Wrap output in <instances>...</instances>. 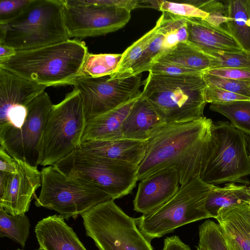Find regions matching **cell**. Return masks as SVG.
<instances>
[{
    "mask_svg": "<svg viewBox=\"0 0 250 250\" xmlns=\"http://www.w3.org/2000/svg\"><path fill=\"white\" fill-rule=\"evenodd\" d=\"M211 119L164 124L146 141L138 181L163 169L178 171L181 186L200 176L212 147Z\"/></svg>",
    "mask_w": 250,
    "mask_h": 250,
    "instance_id": "obj_1",
    "label": "cell"
},
{
    "mask_svg": "<svg viewBox=\"0 0 250 250\" xmlns=\"http://www.w3.org/2000/svg\"><path fill=\"white\" fill-rule=\"evenodd\" d=\"M88 53L83 41L69 39L33 49L17 51L0 67L46 86L70 85L80 75Z\"/></svg>",
    "mask_w": 250,
    "mask_h": 250,
    "instance_id": "obj_2",
    "label": "cell"
},
{
    "mask_svg": "<svg viewBox=\"0 0 250 250\" xmlns=\"http://www.w3.org/2000/svg\"><path fill=\"white\" fill-rule=\"evenodd\" d=\"M207 87L204 73L167 76L149 72L142 97L165 124L186 122L205 117Z\"/></svg>",
    "mask_w": 250,
    "mask_h": 250,
    "instance_id": "obj_3",
    "label": "cell"
},
{
    "mask_svg": "<svg viewBox=\"0 0 250 250\" xmlns=\"http://www.w3.org/2000/svg\"><path fill=\"white\" fill-rule=\"evenodd\" d=\"M69 39L62 0H31L17 17L0 23V44L16 51L40 48Z\"/></svg>",
    "mask_w": 250,
    "mask_h": 250,
    "instance_id": "obj_4",
    "label": "cell"
},
{
    "mask_svg": "<svg viewBox=\"0 0 250 250\" xmlns=\"http://www.w3.org/2000/svg\"><path fill=\"white\" fill-rule=\"evenodd\" d=\"M79 91L74 88L49 112L38 147V165L53 166L77 149L86 125Z\"/></svg>",
    "mask_w": 250,
    "mask_h": 250,
    "instance_id": "obj_5",
    "label": "cell"
},
{
    "mask_svg": "<svg viewBox=\"0 0 250 250\" xmlns=\"http://www.w3.org/2000/svg\"><path fill=\"white\" fill-rule=\"evenodd\" d=\"M53 166L70 178L97 187L112 199L130 193L138 181L136 165L77 148Z\"/></svg>",
    "mask_w": 250,
    "mask_h": 250,
    "instance_id": "obj_6",
    "label": "cell"
},
{
    "mask_svg": "<svg viewBox=\"0 0 250 250\" xmlns=\"http://www.w3.org/2000/svg\"><path fill=\"white\" fill-rule=\"evenodd\" d=\"M213 186L203 182L200 176L181 186L160 207L135 219L138 229L150 242L186 224L210 218L205 204Z\"/></svg>",
    "mask_w": 250,
    "mask_h": 250,
    "instance_id": "obj_7",
    "label": "cell"
},
{
    "mask_svg": "<svg viewBox=\"0 0 250 250\" xmlns=\"http://www.w3.org/2000/svg\"><path fill=\"white\" fill-rule=\"evenodd\" d=\"M212 147L200 174L207 184L238 183L249 186L250 160L245 133L228 121L213 123Z\"/></svg>",
    "mask_w": 250,
    "mask_h": 250,
    "instance_id": "obj_8",
    "label": "cell"
},
{
    "mask_svg": "<svg viewBox=\"0 0 250 250\" xmlns=\"http://www.w3.org/2000/svg\"><path fill=\"white\" fill-rule=\"evenodd\" d=\"M35 205L58 212L64 219L76 218L94 206L113 200L95 185L68 178L54 166L43 167Z\"/></svg>",
    "mask_w": 250,
    "mask_h": 250,
    "instance_id": "obj_9",
    "label": "cell"
},
{
    "mask_svg": "<svg viewBox=\"0 0 250 250\" xmlns=\"http://www.w3.org/2000/svg\"><path fill=\"white\" fill-rule=\"evenodd\" d=\"M86 235L100 250H153L135 219L111 200L81 215Z\"/></svg>",
    "mask_w": 250,
    "mask_h": 250,
    "instance_id": "obj_10",
    "label": "cell"
},
{
    "mask_svg": "<svg viewBox=\"0 0 250 250\" xmlns=\"http://www.w3.org/2000/svg\"><path fill=\"white\" fill-rule=\"evenodd\" d=\"M142 74L111 79L80 76L70 83L80 92L86 120L126 104L142 95Z\"/></svg>",
    "mask_w": 250,
    "mask_h": 250,
    "instance_id": "obj_11",
    "label": "cell"
},
{
    "mask_svg": "<svg viewBox=\"0 0 250 250\" xmlns=\"http://www.w3.org/2000/svg\"><path fill=\"white\" fill-rule=\"evenodd\" d=\"M69 39L104 35L124 27L131 12L114 6L90 3L87 0H62Z\"/></svg>",
    "mask_w": 250,
    "mask_h": 250,
    "instance_id": "obj_12",
    "label": "cell"
},
{
    "mask_svg": "<svg viewBox=\"0 0 250 250\" xmlns=\"http://www.w3.org/2000/svg\"><path fill=\"white\" fill-rule=\"evenodd\" d=\"M53 104L43 91L27 106L26 118L18 128L0 130V146L15 159L37 167L38 147L47 116Z\"/></svg>",
    "mask_w": 250,
    "mask_h": 250,
    "instance_id": "obj_13",
    "label": "cell"
},
{
    "mask_svg": "<svg viewBox=\"0 0 250 250\" xmlns=\"http://www.w3.org/2000/svg\"><path fill=\"white\" fill-rule=\"evenodd\" d=\"M46 87L0 67V129L19 127L28 104Z\"/></svg>",
    "mask_w": 250,
    "mask_h": 250,
    "instance_id": "obj_14",
    "label": "cell"
},
{
    "mask_svg": "<svg viewBox=\"0 0 250 250\" xmlns=\"http://www.w3.org/2000/svg\"><path fill=\"white\" fill-rule=\"evenodd\" d=\"M15 160L17 172H0V207L13 215L28 211L36 190L42 185V174L37 167Z\"/></svg>",
    "mask_w": 250,
    "mask_h": 250,
    "instance_id": "obj_15",
    "label": "cell"
},
{
    "mask_svg": "<svg viewBox=\"0 0 250 250\" xmlns=\"http://www.w3.org/2000/svg\"><path fill=\"white\" fill-rule=\"evenodd\" d=\"M180 185L174 168L159 170L141 180L133 201L134 209L143 214L155 210L170 200Z\"/></svg>",
    "mask_w": 250,
    "mask_h": 250,
    "instance_id": "obj_16",
    "label": "cell"
},
{
    "mask_svg": "<svg viewBox=\"0 0 250 250\" xmlns=\"http://www.w3.org/2000/svg\"><path fill=\"white\" fill-rule=\"evenodd\" d=\"M188 41L208 55L215 52H241L242 48L223 27L202 19L187 18Z\"/></svg>",
    "mask_w": 250,
    "mask_h": 250,
    "instance_id": "obj_17",
    "label": "cell"
},
{
    "mask_svg": "<svg viewBox=\"0 0 250 250\" xmlns=\"http://www.w3.org/2000/svg\"><path fill=\"white\" fill-rule=\"evenodd\" d=\"M35 233L39 249L43 250H87L60 215L42 219L36 225Z\"/></svg>",
    "mask_w": 250,
    "mask_h": 250,
    "instance_id": "obj_18",
    "label": "cell"
},
{
    "mask_svg": "<svg viewBox=\"0 0 250 250\" xmlns=\"http://www.w3.org/2000/svg\"><path fill=\"white\" fill-rule=\"evenodd\" d=\"M216 219L230 250H250V202L221 211Z\"/></svg>",
    "mask_w": 250,
    "mask_h": 250,
    "instance_id": "obj_19",
    "label": "cell"
},
{
    "mask_svg": "<svg viewBox=\"0 0 250 250\" xmlns=\"http://www.w3.org/2000/svg\"><path fill=\"white\" fill-rule=\"evenodd\" d=\"M139 98L134 99L117 108L87 120L82 142L87 141H109L124 138V122Z\"/></svg>",
    "mask_w": 250,
    "mask_h": 250,
    "instance_id": "obj_20",
    "label": "cell"
},
{
    "mask_svg": "<svg viewBox=\"0 0 250 250\" xmlns=\"http://www.w3.org/2000/svg\"><path fill=\"white\" fill-rule=\"evenodd\" d=\"M96 155L138 166L145 152L146 141L123 138L109 141H87L78 148Z\"/></svg>",
    "mask_w": 250,
    "mask_h": 250,
    "instance_id": "obj_21",
    "label": "cell"
},
{
    "mask_svg": "<svg viewBox=\"0 0 250 250\" xmlns=\"http://www.w3.org/2000/svg\"><path fill=\"white\" fill-rule=\"evenodd\" d=\"M164 124L152 106L141 95L124 122L123 138L145 141L153 131Z\"/></svg>",
    "mask_w": 250,
    "mask_h": 250,
    "instance_id": "obj_22",
    "label": "cell"
},
{
    "mask_svg": "<svg viewBox=\"0 0 250 250\" xmlns=\"http://www.w3.org/2000/svg\"><path fill=\"white\" fill-rule=\"evenodd\" d=\"M223 2L226 9V29L243 51L250 52V0Z\"/></svg>",
    "mask_w": 250,
    "mask_h": 250,
    "instance_id": "obj_23",
    "label": "cell"
},
{
    "mask_svg": "<svg viewBox=\"0 0 250 250\" xmlns=\"http://www.w3.org/2000/svg\"><path fill=\"white\" fill-rule=\"evenodd\" d=\"M249 202L248 186L229 182L223 187L213 186L207 197L205 208L210 217L216 219L220 211Z\"/></svg>",
    "mask_w": 250,
    "mask_h": 250,
    "instance_id": "obj_24",
    "label": "cell"
},
{
    "mask_svg": "<svg viewBox=\"0 0 250 250\" xmlns=\"http://www.w3.org/2000/svg\"><path fill=\"white\" fill-rule=\"evenodd\" d=\"M157 62L171 63L203 73L212 67L211 57L188 41L179 42Z\"/></svg>",
    "mask_w": 250,
    "mask_h": 250,
    "instance_id": "obj_25",
    "label": "cell"
},
{
    "mask_svg": "<svg viewBox=\"0 0 250 250\" xmlns=\"http://www.w3.org/2000/svg\"><path fill=\"white\" fill-rule=\"evenodd\" d=\"M161 25L160 18L155 26L129 46L122 54L118 66L111 79L127 78L133 65L158 34Z\"/></svg>",
    "mask_w": 250,
    "mask_h": 250,
    "instance_id": "obj_26",
    "label": "cell"
},
{
    "mask_svg": "<svg viewBox=\"0 0 250 250\" xmlns=\"http://www.w3.org/2000/svg\"><path fill=\"white\" fill-rule=\"evenodd\" d=\"M30 224L25 214L13 215L0 207V237H6L24 247L29 234Z\"/></svg>",
    "mask_w": 250,
    "mask_h": 250,
    "instance_id": "obj_27",
    "label": "cell"
},
{
    "mask_svg": "<svg viewBox=\"0 0 250 250\" xmlns=\"http://www.w3.org/2000/svg\"><path fill=\"white\" fill-rule=\"evenodd\" d=\"M209 109L227 117L237 129L250 134V100L210 104Z\"/></svg>",
    "mask_w": 250,
    "mask_h": 250,
    "instance_id": "obj_28",
    "label": "cell"
},
{
    "mask_svg": "<svg viewBox=\"0 0 250 250\" xmlns=\"http://www.w3.org/2000/svg\"><path fill=\"white\" fill-rule=\"evenodd\" d=\"M121 58L122 54L88 53L80 76L98 78L111 75L117 69Z\"/></svg>",
    "mask_w": 250,
    "mask_h": 250,
    "instance_id": "obj_29",
    "label": "cell"
},
{
    "mask_svg": "<svg viewBox=\"0 0 250 250\" xmlns=\"http://www.w3.org/2000/svg\"><path fill=\"white\" fill-rule=\"evenodd\" d=\"M163 39L164 35L159 30L156 37L132 67L127 77L149 71L152 65L166 53L163 46Z\"/></svg>",
    "mask_w": 250,
    "mask_h": 250,
    "instance_id": "obj_30",
    "label": "cell"
},
{
    "mask_svg": "<svg viewBox=\"0 0 250 250\" xmlns=\"http://www.w3.org/2000/svg\"><path fill=\"white\" fill-rule=\"evenodd\" d=\"M199 245L208 250H230L219 225L207 220L199 227Z\"/></svg>",
    "mask_w": 250,
    "mask_h": 250,
    "instance_id": "obj_31",
    "label": "cell"
},
{
    "mask_svg": "<svg viewBox=\"0 0 250 250\" xmlns=\"http://www.w3.org/2000/svg\"><path fill=\"white\" fill-rule=\"evenodd\" d=\"M212 59L211 69L236 68L250 70V52H215L208 55Z\"/></svg>",
    "mask_w": 250,
    "mask_h": 250,
    "instance_id": "obj_32",
    "label": "cell"
},
{
    "mask_svg": "<svg viewBox=\"0 0 250 250\" xmlns=\"http://www.w3.org/2000/svg\"><path fill=\"white\" fill-rule=\"evenodd\" d=\"M191 4L208 14V17L203 20L206 22L215 26L226 28V9L223 1L195 0Z\"/></svg>",
    "mask_w": 250,
    "mask_h": 250,
    "instance_id": "obj_33",
    "label": "cell"
},
{
    "mask_svg": "<svg viewBox=\"0 0 250 250\" xmlns=\"http://www.w3.org/2000/svg\"><path fill=\"white\" fill-rule=\"evenodd\" d=\"M207 85H211L250 98V80L225 79L204 73Z\"/></svg>",
    "mask_w": 250,
    "mask_h": 250,
    "instance_id": "obj_34",
    "label": "cell"
},
{
    "mask_svg": "<svg viewBox=\"0 0 250 250\" xmlns=\"http://www.w3.org/2000/svg\"><path fill=\"white\" fill-rule=\"evenodd\" d=\"M159 10L185 18L205 19L208 14L191 3L173 2L161 0Z\"/></svg>",
    "mask_w": 250,
    "mask_h": 250,
    "instance_id": "obj_35",
    "label": "cell"
},
{
    "mask_svg": "<svg viewBox=\"0 0 250 250\" xmlns=\"http://www.w3.org/2000/svg\"><path fill=\"white\" fill-rule=\"evenodd\" d=\"M205 99L207 103L222 104L237 101L250 100V98L216 86L207 85Z\"/></svg>",
    "mask_w": 250,
    "mask_h": 250,
    "instance_id": "obj_36",
    "label": "cell"
},
{
    "mask_svg": "<svg viewBox=\"0 0 250 250\" xmlns=\"http://www.w3.org/2000/svg\"><path fill=\"white\" fill-rule=\"evenodd\" d=\"M31 0H0V23L7 21L19 15Z\"/></svg>",
    "mask_w": 250,
    "mask_h": 250,
    "instance_id": "obj_37",
    "label": "cell"
},
{
    "mask_svg": "<svg viewBox=\"0 0 250 250\" xmlns=\"http://www.w3.org/2000/svg\"><path fill=\"white\" fill-rule=\"evenodd\" d=\"M148 72L154 75L167 76L195 75L203 73L180 65L161 62H157L154 63Z\"/></svg>",
    "mask_w": 250,
    "mask_h": 250,
    "instance_id": "obj_38",
    "label": "cell"
},
{
    "mask_svg": "<svg viewBox=\"0 0 250 250\" xmlns=\"http://www.w3.org/2000/svg\"><path fill=\"white\" fill-rule=\"evenodd\" d=\"M204 73L228 79L250 80V70L236 68H216Z\"/></svg>",
    "mask_w": 250,
    "mask_h": 250,
    "instance_id": "obj_39",
    "label": "cell"
},
{
    "mask_svg": "<svg viewBox=\"0 0 250 250\" xmlns=\"http://www.w3.org/2000/svg\"><path fill=\"white\" fill-rule=\"evenodd\" d=\"M87 1L94 4L124 8L130 12L135 8L140 7V0H87Z\"/></svg>",
    "mask_w": 250,
    "mask_h": 250,
    "instance_id": "obj_40",
    "label": "cell"
},
{
    "mask_svg": "<svg viewBox=\"0 0 250 250\" xmlns=\"http://www.w3.org/2000/svg\"><path fill=\"white\" fill-rule=\"evenodd\" d=\"M18 171L16 160L0 146V172L16 173Z\"/></svg>",
    "mask_w": 250,
    "mask_h": 250,
    "instance_id": "obj_41",
    "label": "cell"
},
{
    "mask_svg": "<svg viewBox=\"0 0 250 250\" xmlns=\"http://www.w3.org/2000/svg\"><path fill=\"white\" fill-rule=\"evenodd\" d=\"M162 250H191L190 247L183 243L176 235L167 237L164 243Z\"/></svg>",
    "mask_w": 250,
    "mask_h": 250,
    "instance_id": "obj_42",
    "label": "cell"
},
{
    "mask_svg": "<svg viewBox=\"0 0 250 250\" xmlns=\"http://www.w3.org/2000/svg\"><path fill=\"white\" fill-rule=\"evenodd\" d=\"M17 51L9 46L0 44V62L5 61L14 56Z\"/></svg>",
    "mask_w": 250,
    "mask_h": 250,
    "instance_id": "obj_43",
    "label": "cell"
},
{
    "mask_svg": "<svg viewBox=\"0 0 250 250\" xmlns=\"http://www.w3.org/2000/svg\"><path fill=\"white\" fill-rule=\"evenodd\" d=\"M245 138L247 145V148L250 160V134H245Z\"/></svg>",
    "mask_w": 250,
    "mask_h": 250,
    "instance_id": "obj_44",
    "label": "cell"
},
{
    "mask_svg": "<svg viewBox=\"0 0 250 250\" xmlns=\"http://www.w3.org/2000/svg\"><path fill=\"white\" fill-rule=\"evenodd\" d=\"M197 250H208L198 246L197 247Z\"/></svg>",
    "mask_w": 250,
    "mask_h": 250,
    "instance_id": "obj_45",
    "label": "cell"
},
{
    "mask_svg": "<svg viewBox=\"0 0 250 250\" xmlns=\"http://www.w3.org/2000/svg\"><path fill=\"white\" fill-rule=\"evenodd\" d=\"M36 250H42V249H37Z\"/></svg>",
    "mask_w": 250,
    "mask_h": 250,
    "instance_id": "obj_46",
    "label": "cell"
},
{
    "mask_svg": "<svg viewBox=\"0 0 250 250\" xmlns=\"http://www.w3.org/2000/svg\"><path fill=\"white\" fill-rule=\"evenodd\" d=\"M20 250V249H18V250Z\"/></svg>",
    "mask_w": 250,
    "mask_h": 250,
    "instance_id": "obj_47",
    "label": "cell"
}]
</instances>
